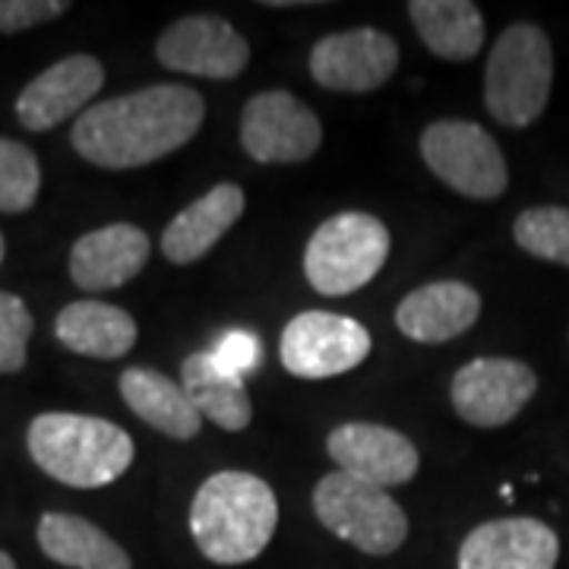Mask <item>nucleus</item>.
Instances as JSON below:
<instances>
[{
	"mask_svg": "<svg viewBox=\"0 0 569 569\" xmlns=\"http://www.w3.org/2000/svg\"><path fill=\"white\" fill-rule=\"evenodd\" d=\"M203 118L206 104L197 89L159 82L86 108L70 142L89 164L127 171L183 149L200 133Z\"/></svg>",
	"mask_w": 569,
	"mask_h": 569,
	"instance_id": "obj_1",
	"label": "nucleus"
},
{
	"mask_svg": "<svg viewBox=\"0 0 569 569\" xmlns=\"http://www.w3.org/2000/svg\"><path fill=\"white\" fill-rule=\"evenodd\" d=\"M279 526V503L263 478L219 471L206 478L190 503V535L206 560L241 567L257 560Z\"/></svg>",
	"mask_w": 569,
	"mask_h": 569,
	"instance_id": "obj_2",
	"label": "nucleus"
},
{
	"mask_svg": "<svg viewBox=\"0 0 569 569\" xmlns=\"http://www.w3.org/2000/svg\"><path fill=\"white\" fill-rule=\"evenodd\" d=\"M26 447L48 478L77 490L114 485L137 456L123 427L77 411H44L32 418Z\"/></svg>",
	"mask_w": 569,
	"mask_h": 569,
	"instance_id": "obj_3",
	"label": "nucleus"
},
{
	"mask_svg": "<svg viewBox=\"0 0 569 569\" xmlns=\"http://www.w3.org/2000/svg\"><path fill=\"white\" fill-rule=\"evenodd\" d=\"M550 86L553 48L545 29L535 22H512L490 48L485 73V104L490 118L512 130L529 127L545 114Z\"/></svg>",
	"mask_w": 569,
	"mask_h": 569,
	"instance_id": "obj_4",
	"label": "nucleus"
},
{
	"mask_svg": "<svg viewBox=\"0 0 569 569\" xmlns=\"http://www.w3.org/2000/svg\"><path fill=\"white\" fill-rule=\"evenodd\" d=\"M389 228L370 212L326 219L305 250V276L326 298H342L377 279L387 266Z\"/></svg>",
	"mask_w": 569,
	"mask_h": 569,
	"instance_id": "obj_5",
	"label": "nucleus"
},
{
	"mask_svg": "<svg viewBox=\"0 0 569 569\" xmlns=\"http://www.w3.org/2000/svg\"><path fill=\"white\" fill-rule=\"evenodd\" d=\"M313 512L336 538L370 557H389L406 545L408 516L387 490L348 471H329L313 490Z\"/></svg>",
	"mask_w": 569,
	"mask_h": 569,
	"instance_id": "obj_6",
	"label": "nucleus"
},
{
	"mask_svg": "<svg viewBox=\"0 0 569 569\" xmlns=\"http://www.w3.org/2000/svg\"><path fill=\"white\" fill-rule=\"evenodd\" d=\"M421 159L433 178L468 200H497L509 183V168L497 140L481 123L433 121L421 133Z\"/></svg>",
	"mask_w": 569,
	"mask_h": 569,
	"instance_id": "obj_7",
	"label": "nucleus"
},
{
	"mask_svg": "<svg viewBox=\"0 0 569 569\" xmlns=\"http://www.w3.org/2000/svg\"><path fill=\"white\" fill-rule=\"evenodd\" d=\"M279 355L288 373L301 380H329L365 361L370 355V332L342 313L305 310L284 326Z\"/></svg>",
	"mask_w": 569,
	"mask_h": 569,
	"instance_id": "obj_8",
	"label": "nucleus"
},
{
	"mask_svg": "<svg viewBox=\"0 0 569 569\" xmlns=\"http://www.w3.org/2000/svg\"><path fill=\"white\" fill-rule=\"evenodd\" d=\"M323 123L298 96L266 89L244 104L241 146L260 164H301L317 156Z\"/></svg>",
	"mask_w": 569,
	"mask_h": 569,
	"instance_id": "obj_9",
	"label": "nucleus"
},
{
	"mask_svg": "<svg viewBox=\"0 0 569 569\" xmlns=\"http://www.w3.org/2000/svg\"><path fill=\"white\" fill-rule=\"evenodd\" d=\"M538 392V373L516 358H475L456 370L449 399L471 427H503Z\"/></svg>",
	"mask_w": 569,
	"mask_h": 569,
	"instance_id": "obj_10",
	"label": "nucleus"
},
{
	"mask_svg": "<svg viewBox=\"0 0 569 569\" xmlns=\"http://www.w3.org/2000/svg\"><path fill=\"white\" fill-rule=\"evenodd\" d=\"M156 58L178 73L203 80H234L250 61V44L222 17L193 13L164 29L156 41Z\"/></svg>",
	"mask_w": 569,
	"mask_h": 569,
	"instance_id": "obj_11",
	"label": "nucleus"
},
{
	"mask_svg": "<svg viewBox=\"0 0 569 569\" xmlns=\"http://www.w3.org/2000/svg\"><path fill=\"white\" fill-rule=\"evenodd\" d=\"M399 67V44L380 29H346L313 44L310 73L323 89L365 96L380 89Z\"/></svg>",
	"mask_w": 569,
	"mask_h": 569,
	"instance_id": "obj_12",
	"label": "nucleus"
},
{
	"mask_svg": "<svg viewBox=\"0 0 569 569\" xmlns=\"http://www.w3.org/2000/svg\"><path fill=\"white\" fill-rule=\"evenodd\" d=\"M326 449L339 471H348L383 490L408 485L421 468V456L406 433L370 421L339 425L329 433Z\"/></svg>",
	"mask_w": 569,
	"mask_h": 569,
	"instance_id": "obj_13",
	"label": "nucleus"
},
{
	"mask_svg": "<svg viewBox=\"0 0 569 569\" xmlns=\"http://www.w3.org/2000/svg\"><path fill=\"white\" fill-rule=\"evenodd\" d=\"M104 86V67L92 54H70L41 70L36 80L29 82L17 99V121L32 130L44 133L54 130L73 114H82L86 104L99 96Z\"/></svg>",
	"mask_w": 569,
	"mask_h": 569,
	"instance_id": "obj_14",
	"label": "nucleus"
},
{
	"mask_svg": "<svg viewBox=\"0 0 569 569\" xmlns=\"http://www.w3.org/2000/svg\"><path fill=\"white\" fill-rule=\"evenodd\" d=\"M560 560V538L541 519H493L459 545V569H553Z\"/></svg>",
	"mask_w": 569,
	"mask_h": 569,
	"instance_id": "obj_15",
	"label": "nucleus"
},
{
	"mask_svg": "<svg viewBox=\"0 0 569 569\" xmlns=\"http://www.w3.org/2000/svg\"><path fill=\"white\" fill-rule=\"evenodd\" d=\"M149 234L130 222H114L82 234L70 247V279L82 291H114L137 279L149 260Z\"/></svg>",
	"mask_w": 569,
	"mask_h": 569,
	"instance_id": "obj_16",
	"label": "nucleus"
},
{
	"mask_svg": "<svg viewBox=\"0 0 569 569\" xmlns=\"http://www.w3.org/2000/svg\"><path fill=\"white\" fill-rule=\"evenodd\" d=\"M481 317V295L466 282H430L408 291L396 307V326L411 342L440 346L468 332Z\"/></svg>",
	"mask_w": 569,
	"mask_h": 569,
	"instance_id": "obj_17",
	"label": "nucleus"
},
{
	"mask_svg": "<svg viewBox=\"0 0 569 569\" xmlns=\"http://www.w3.org/2000/svg\"><path fill=\"white\" fill-rule=\"evenodd\" d=\"M244 190L238 183H216L181 209L162 231V253L168 263L190 266L203 260L212 247L244 216Z\"/></svg>",
	"mask_w": 569,
	"mask_h": 569,
	"instance_id": "obj_18",
	"label": "nucleus"
},
{
	"mask_svg": "<svg viewBox=\"0 0 569 569\" xmlns=\"http://www.w3.org/2000/svg\"><path fill=\"white\" fill-rule=\"evenodd\" d=\"M54 336L73 355L96 358V361H118L137 346L140 329L123 307L86 298V301L67 305L58 313Z\"/></svg>",
	"mask_w": 569,
	"mask_h": 569,
	"instance_id": "obj_19",
	"label": "nucleus"
},
{
	"mask_svg": "<svg viewBox=\"0 0 569 569\" xmlns=\"http://www.w3.org/2000/svg\"><path fill=\"white\" fill-rule=\"evenodd\" d=\"M118 387H121V399L127 402V408L164 437L193 440L200 433V427H203L200 411L193 408L190 396L171 377H164L152 367H127Z\"/></svg>",
	"mask_w": 569,
	"mask_h": 569,
	"instance_id": "obj_20",
	"label": "nucleus"
},
{
	"mask_svg": "<svg viewBox=\"0 0 569 569\" xmlns=\"http://www.w3.org/2000/svg\"><path fill=\"white\" fill-rule=\"evenodd\" d=\"M36 535L41 553L67 569H133L127 550L82 516L44 512Z\"/></svg>",
	"mask_w": 569,
	"mask_h": 569,
	"instance_id": "obj_21",
	"label": "nucleus"
},
{
	"mask_svg": "<svg viewBox=\"0 0 569 569\" xmlns=\"http://www.w3.org/2000/svg\"><path fill=\"white\" fill-rule=\"evenodd\" d=\"M408 17L427 51L443 61H471L485 44V17L471 0H411Z\"/></svg>",
	"mask_w": 569,
	"mask_h": 569,
	"instance_id": "obj_22",
	"label": "nucleus"
},
{
	"mask_svg": "<svg viewBox=\"0 0 569 569\" xmlns=\"http://www.w3.org/2000/svg\"><path fill=\"white\" fill-rule=\"evenodd\" d=\"M181 387L190 396L200 418L222 427L228 433H241L250 418L253 406L247 396L244 380L224 377L219 367L212 365L209 351H193L181 365Z\"/></svg>",
	"mask_w": 569,
	"mask_h": 569,
	"instance_id": "obj_23",
	"label": "nucleus"
},
{
	"mask_svg": "<svg viewBox=\"0 0 569 569\" xmlns=\"http://www.w3.org/2000/svg\"><path fill=\"white\" fill-rule=\"evenodd\" d=\"M41 190L39 156L20 140L0 137V212H29Z\"/></svg>",
	"mask_w": 569,
	"mask_h": 569,
	"instance_id": "obj_24",
	"label": "nucleus"
},
{
	"mask_svg": "<svg viewBox=\"0 0 569 569\" xmlns=\"http://www.w3.org/2000/svg\"><path fill=\"white\" fill-rule=\"evenodd\" d=\"M512 238L538 260L569 266V209L535 206V209L519 212V219L512 224Z\"/></svg>",
	"mask_w": 569,
	"mask_h": 569,
	"instance_id": "obj_25",
	"label": "nucleus"
},
{
	"mask_svg": "<svg viewBox=\"0 0 569 569\" xmlns=\"http://www.w3.org/2000/svg\"><path fill=\"white\" fill-rule=\"evenodd\" d=\"M32 313L13 291H0V373H17L29 358Z\"/></svg>",
	"mask_w": 569,
	"mask_h": 569,
	"instance_id": "obj_26",
	"label": "nucleus"
},
{
	"mask_svg": "<svg viewBox=\"0 0 569 569\" xmlns=\"http://www.w3.org/2000/svg\"><path fill=\"white\" fill-rule=\"evenodd\" d=\"M212 365L222 370L224 377H238L244 380V373H250L253 367L260 365L263 358V348H260V339L247 329H231L224 332L222 339L216 342V348L209 351Z\"/></svg>",
	"mask_w": 569,
	"mask_h": 569,
	"instance_id": "obj_27",
	"label": "nucleus"
},
{
	"mask_svg": "<svg viewBox=\"0 0 569 569\" xmlns=\"http://www.w3.org/2000/svg\"><path fill=\"white\" fill-rule=\"evenodd\" d=\"M70 13L67 0H0V36H17Z\"/></svg>",
	"mask_w": 569,
	"mask_h": 569,
	"instance_id": "obj_28",
	"label": "nucleus"
},
{
	"mask_svg": "<svg viewBox=\"0 0 569 569\" xmlns=\"http://www.w3.org/2000/svg\"><path fill=\"white\" fill-rule=\"evenodd\" d=\"M0 569H17V563H13V557H10L7 550H0Z\"/></svg>",
	"mask_w": 569,
	"mask_h": 569,
	"instance_id": "obj_29",
	"label": "nucleus"
},
{
	"mask_svg": "<svg viewBox=\"0 0 569 569\" xmlns=\"http://www.w3.org/2000/svg\"><path fill=\"white\" fill-rule=\"evenodd\" d=\"M3 257H7V241H3V234H0V263H3Z\"/></svg>",
	"mask_w": 569,
	"mask_h": 569,
	"instance_id": "obj_30",
	"label": "nucleus"
}]
</instances>
